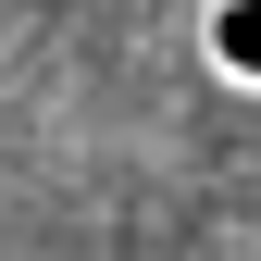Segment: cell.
<instances>
[{"instance_id":"1","label":"cell","mask_w":261,"mask_h":261,"mask_svg":"<svg viewBox=\"0 0 261 261\" xmlns=\"http://www.w3.org/2000/svg\"><path fill=\"white\" fill-rule=\"evenodd\" d=\"M224 62H261V0H237V13H224Z\"/></svg>"}]
</instances>
